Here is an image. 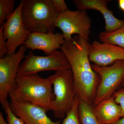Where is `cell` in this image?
I'll return each mask as SVG.
<instances>
[{"label":"cell","instance_id":"obj_1","mask_svg":"<svg viewBox=\"0 0 124 124\" xmlns=\"http://www.w3.org/2000/svg\"><path fill=\"white\" fill-rule=\"evenodd\" d=\"M90 46L89 41L77 35L66 41L60 49L70 64L77 94L80 99L92 105L100 78L90 64L89 57Z\"/></svg>","mask_w":124,"mask_h":124},{"label":"cell","instance_id":"obj_2","mask_svg":"<svg viewBox=\"0 0 124 124\" xmlns=\"http://www.w3.org/2000/svg\"><path fill=\"white\" fill-rule=\"evenodd\" d=\"M53 85L51 76L47 78L37 73L20 76L16 78L15 86L9 96L11 100L30 103L50 110L54 97Z\"/></svg>","mask_w":124,"mask_h":124},{"label":"cell","instance_id":"obj_3","mask_svg":"<svg viewBox=\"0 0 124 124\" xmlns=\"http://www.w3.org/2000/svg\"><path fill=\"white\" fill-rule=\"evenodd\" d=\"M22 17L24 27L30 32H54L59 14L52 0H21Z\"/></svg>","mask_w":124,"mask_h":124},{"label":"cell","instance_id":"obj_4","mask_svg":"<svg viewBox=\"0 0 124 124\" xmlns=\"http://www.w3.org/2000/svg\"><path fill=\"white\" fill-rule=\"evenodd\" d=\"M51 76L54 96L51 110L55 118L62 119L70 109L77 95L73 75L71 69H66Z\"/></svg>","mask_w":124,"mask_h":124},{"label":"cell","instance_id":"obj_5","mask_svg":"<svg viewBox=\"0 0 124 124\" xmlns=\"http://www.w3.org/2000/svg\"><path fill=\"white\" fill-rule=\"evenodd\" d=\"M93 70L100 78L93 104L110 97L124 80V60H119L106 67L91 64Z\"/></svg>","mask_w":124,"mask_h":124},{"label":"cell","instance_id":"obj_6","mask_svg":"<svg viewBox=\"0 0 124 124\" xmlns=\"http://www.w3.org/2000/svg\"><path fill=\"white\" fill-rule=\"evenodd\" d=\"M70 69L67 59L62 50L46 56L35 55L30 51L20 64L17 77L37 73L46 71H58Z\"/></svg>","mask_w":124,"mask_h":124},{"label":"cell","instance_id":"obj_7","mask_svg":"<svg viewBox=\"0 0 124 124\" xmlns=\"http://www.w3.org/2000/svg\"><path fill=\"white\" fill-rule=\"evenodd\" d=\"M27 49L23 45L15 54L0 59V101L4 108L9 102V94L15 86L21 62L25 58Z\"/></svg>","mask_w":124,"mask_h":124},{"label":"cell","instance_id":"obj_8","mask_svg":"<svg viewBox=\"0 0 124 124\" xmlns=\"http://www.w3.org/2000/svg\"><path fill=\"white\" fill-rule=\"evenodd\" d=\"M91 24V18L86 10H69L59 15L55 27L61 29L65 41L72 39L73 34H77L89 41Z\"/></svg>","mask_w":124,"mask_h":124},{"label":"cell","instance_id":"obj_9","mask_svg":"<svg viewBox=\"0 0 124 124\" xmlns=\"http://www.w3.org/2000/svg\"><path fill=\"white\" fill-rule=\"evenodd\" d=\"M22 5H19L13 13L1 26L3 35L7 43L8 54H14L19 46L24 45L30 32L24 27L22 17Z\"/></svg>","mask_w":124,"mask_h":124},{"label":"cell","instance_id":"obj_10","mask_svg":"<svg viewBox=\"0 0 124 124\" xmlns=\"http://www.w3.org/2000/svg\"><path fill=\"white\" fill-rule=\"evenodd\" d=\"M89 59L94 64L101 67L111 65L124 60V49L117 46L94 41L91 44Z\"/></svg>","mask_w":124,"mask_h":124},{"label":"cell","instance_id":"obj_11","mask_svg":"<svg viewBox=\"0 0 124 124\" xmlns=\"http://www.w3.org/2000/svg\"><path fill=\"white\" fill-rule=\"evenodd\" d=\"M9 106L13 113L25 124H60L54 122L46 115L45 108L30 103L10 99Z\"/></svg>","mask_w":124,"mask_h":124},{"label":"cell","instance_id":"obj_12","mask_svg":"<svg viewBox=\"0 0 124 124\" xmlns=\"http://www.w3.org/2000/svg\"><path fill=\"white\" fill-rule=\"evenodd\" d=\"M65 41L63 34L58 32H30L23 45L27 49L42 50L48 55L61 48Z\"/></svg>","mask_w":124,"mask_h":124},{"label":"cell","instance_id":"obj_13","mask_svg":"<svg viewBox=\"0 0 124 124\" xmlns=\"http://www.w3.org/2000/svg\"><path fill=\"white\" fill-rule=\"evenodd\" d=\"M107 0H74L73 3L79 10H94L99 11L105 21V30L112 31L123 26L124 21L114 16L113 11L108 9Z\"/></svg>","mask_w":124,"mask_h":124},{"label":"cell","instance_id":"obj_14","mask_svg":"<svg viewBox=\"0 0 124 124\" xmlns=\"http://www.w3.org/2000/svg\"><path fill=\"white\" fill-rule=\"evenodd\" d=\"M94 106V112L100 124H113L122 117L121 107L112 96Z\"/></svg>","mask_w":124,"mask_h":124},{"label":"cell","instance_id":"obj_15","mask_svg":"<svg viewBox=\"0 0 124 124\" xmlns=\"http://www.w3.org/2000/svg\"><path fill=\"white\" fill-rule=\"evenodd\" d=\"M98 37L101 42L115 45L124 49V24L112 31L101 32Z\"/></svg>","mask_w":124,"mask_h":124},{"label":"cell","instance_id":"obj_16","mask_svg":"<svg viewBox=\"0 0 124 124\" xmlns=\"http://www.w3.org/2000/svg\"><path fill=\"white\" fill-rule=\"evenodd\" d=\"M79 116L81 124H100L95 116L92 105L80 98Z\"/></svg>","mask_w":124,"mask_h":124},{"label":"cell","instance_id":"obj_17","mask_svg":"<svg viewBox=\"0 0 124 124\" xmlns=\"http://www.w3.org/2000/svg\"><path fill=\"white\" fill-rule=\"evenodd\" d=\"M79 98L77 95L70 109L67 112L66 117L60 124H81L79 116Z\"/></svg>","mask_w":124,"mask_h":124},{"label":"cell","instance_id":"obj_18","mask_svg":"<svg viewBox=\"0 0 124 124\" xmlns=\"http://www.w3.org/2000/svg\"><path fill=\"white\" fill-rule=\"evenodd\" d=\"M15 5L14 0H0V26L13 13Z\"/></svg>","mask_w":124,"mask_h":124},{"label":"cell","instance_id":"obj_19","mask_svg":"<svg viewBox=\"0 0 124 124\" xmlns=\"http://www.w3.org/2000/svg\"><path fill=\"white\" fill-rule=\"evenodd\" d=\"M5 111L7 116V120L8 124H25L19 117L15 115L9 106V102H8L4 108Z\"/></svg>","mask_w":124,"mask_h":124},{"label":"cell","instance_id":"obj_20","mask_svg":"<svg viewBox=\"0 0 124 124\" xmlns=\"http://www.w3.org/2000/svg\"><path fill=\"white\" fill-rule=\"evenodd\" d=\"M115 101L120 106L122 117H124V86L116 91L113 95Z\"/></svg>","mask_w":124,"mask_h":124},{"label":"cell","instance_id":"obj_21","mask_svg":"<svg viewBox=\"0 0 124 124\" xmlns=\"http://www.w3.org/2000/svg\"><path fill=\"white\" fill-rule=\"evenodd\" d=\"M3 28L2 26L0 27V59L2 58L8 54L6 40L3 35Z\"/></svg>","mask_w":124,"mask_h":124},{"label":"cell","instance_id":"obj_22","mask_svg":"<svg viewBox=\"0 0 124 124\" xmlns=\"http://www.w3.org/2000/svg\"><path fill=\"white\" fill-rule=\"evenodd\" d=\"M55 11L59 15L69 10L64 0H52Z\"/></svg>","mask_w":124,"mask_h":124},{"label":"cell","instance_id":"obj_23","mask_svg":"<svg viewBox=\"0 0 124 124\" xmlns=\"http://www.w3.org/2000/svg\"><path fill=\"white\" fill-rule=\"evenodd\" d=\"M118 4L120 9L124 11V0H119Z\"/></svg>","mask_w":124,"mask_h":124},{"label":"cell","instance_id":"obj_24","mask_svg":"<svg viewBox=\"0 0 124 124\" xmlns=\"http://www.w3.org/2000/svg\"><path fill=\"white\" fill-rule=\"evenodd\" d=\"M0 124H8L5 120L3 117V113L1 112H0Z\"/></svg>","mask_w":124,"mask_h":124},{"label":"cell","instance_id":"obj_25","mask_svg":"<svg viewBox=\"0 0 124 124\" xmlns=\"http://www.w3.org/2000/svg\"><path fill=\"white\" fill-rule=\"evenodd\" d=\"M113 124H124V117H121Z\"/></svg>","mask_w":124,"mask_h":124},{"label":"cell","instance_id":"obj_26","mask_svg":"<svg viewBox=\"0 0 124 124\" xmlns=\"http://www.w3.org/2000/svg\"><path fill=\"white\" fill-rule=\"evenodd\" d=\"M122 86H124V82H123V83H122Z\"/></svg>","mask_w":124,"mask_h":124}]
</instances>
